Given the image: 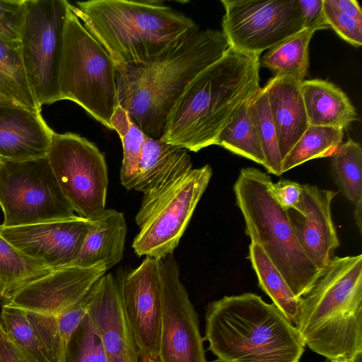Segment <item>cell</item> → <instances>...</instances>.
I'll use <instances>...</instances> for the list:
<instances>
[{"label":"cell","instance_id":"cell-1","mask_svg":"<svg viewBox=\"0 0 362 362\" xmlns=\"http://www.w3.org/2000/svg\"><path fill=\"white\" fill-rule=\"evenodd\" d=\"M259 59L228 48L186 86L160 139L193 152L216 145L222 129L261 88Z\"/></svg>","mask_w":362,"mask_h":362},{"label":"cell","instance_id":"cell-2","mask_svg":"<svg viewBox=\"0 0 362 362\" xmlns=\"http://www.w3.org/2000/svg\"><path fill=\"white\" fill-rule=\"evenodd\" d=\"M228 48L221 31L199 30L148 62L117 69L119 105L146 136L160 139L186 86Z\"/></svg>","mask_w":362,"mask_h":362},{"label":"cell","instance_id":"cell-3","mask_svg":"<svg viewBox=\"0 0 362 362\" xmlns=\"http://www.w3.org/2000/svg\"><path fill=\"white\" fill-rule=\"evenodd\" d=\"M70 8L110 56L116 69L148 62L198 32L184 13L163 1L90 0Z\"/></svg>","mask_w":362,"mask_h":362},{"label":"cell","instance_id":"cell-4","mask_svg":"<svg viewBox=\"0 0 362 362\" xmlns=\"http://www.w3.org/2000/svg\"><path fill=\"white\" fill-rule=\"evenodd\" d=\"M205 339L219 362H298L305 343L274 304L252 293L209 303Z\"/></svg>","mask_w":362,"mask_h":362},{"label":"cell","instance_id":"cell-5","mask_svg":"<svg viewBox=\"0 0 362 362\" xmlns=\"http://www.w3.org/2000/svg\"><path fill=\"white\" fill-rule=\"evenodd\" d=\"M295 327L305 345L332 362L362 354V255L334 256L300 298Z\"/></svg>","mask_w":362,"mask_h":362},{"label":"cell","instance_id":"cell-6","mask_svg":"<svg viewBox=\"0 0 362 362\" xmlns=\"http://www.w3.org/2000/svg\"><path fill=\"white\" fill-rule=\"evenodd\" d=\"M271 177L252 167L242 168L233 190L251 243L258 244L297 298L306 295L322 274L300 244L287 210L270 191Z\"/></svg>","mask_w":362,"mask_h":362},{"label":"cell","instance_id":"cell-7","mask_svg":"<svg viewBox=\"0 0 362 362\" xmlns=\"http://www.w3.org/2000/svg\"><path fill=\"white\" fill-rule=\"evenodd\" d=\"M70 6L59 74L61 99L78 104L112 129L110 119L119 105L116 67L109 54L86 29Z\"/></svg>","mask_w":362,"mask_h":362},{"label":"cell","instance_id":"cell-8","mask_svg":"<svg viewBox=\"0 0 362 362\" xmlns=\"http://www.w3.org/2000/svg\"><path fill=\"white\" fill-rule=\"evenodd\" d=\"M0 160L2 226L30 225L76 215L56 180L47 156Z\"/></svg>","mask_w":362,"mask_h":362},{"label":"cell","instance_id":"cell-9","mask_svg":"<svg viewBox=\"0 0 362 362\" xmlns=\"http://www.w3.org/2000/svg\"><path fill=\"white\" fill-rule=\"evenodd\" d=\"M19 52L33 95L44 105L62 100L59 74L66 0H25Z\"/></svg>","mask_w":362,"mask_h":362},{"label":"cell","instance_id":"cell-10","mask_svg":"<svg viewBox=\"0 0 362 362\" xmlns=\"http://www.w3.org/2000/svg\"><path fill=\"white\" fill-rule=\"evenodd\" d=\"M212 168H192L152 202L141 204L135 221L140 230L132 248L138 256L162 259L171 255L206 190Z\"/></svg>","mask_w":362,"mask_h":362},{"label":"cell","instance_id":"cell-11","mask_svg":"<svg viewBox=\"0 0 362 362\" xmlns=\"http://www.w3.org/2000/svg\"><path fill=\"white\" fill-rule=\"evenodd\" d=\"M47 156L74 212L87 219L103 213L108 187L107 165L95 144L78 134L54 132Z\"/></svg>","mask_w":362,"mask_h":362},{"label":"cell","instance_id":"cell-12","mask_svg":"<svg viewBox=\"0 0 362 362\" xmlns=\"http://www.w3.org/2000/svg\"><path fill=\"white\" fill-rule=\"evenodd\" d=\"M229 48L260 56L304 29L295 0H221Z\"/></svg>","mask_w":362,"mask_h":362},{"label":"cell","instance_id":"cell-13","mask_svg":"<svg viewBox=\"0 0 362 362\" xmlns=\"http://www.w3.org/2000/svg\"><path fill=\"white\" fill-rule=\"evenodd\" d=\"M162 314L160 362H208L197 314L172 255L160 259Z\"/></svg>","mask_w":362,"mask_h":362},{"label":"cell","instance_id":"cell-14","mask_svg":"<svg viewBox=\"0 0 362 362\" xmlns=\"http://www.w3.org/2000/svg\"><path fill=\"white\" fill-rule=\"evenodd\" d=\"M117 279L123 312L139 357H158L162 314L160 259L146 257Z\"/></svg>","mask_w":362,"mask_h":362},{"label":"cell","instance_id":"cell-15","mask_svg":"<svg viewBox=\"0 0 362 362\" xmlns=\"http://www.w3.org/2000/svg\"><path fill=\"white\" fill-rule=\"evenodd\" d=\"M88 226V219L75 215L69 218L20 226L0 225V235L25 255L53 270L73 262Z\"/></svg>","mask_w":362,"mask_h":362},{"label":"cell","instance_id":"cell-16","mask_svg":"<svg viewBox=\"0 0 362 362\" xmlns=\"http://www.w3.org/2000/svg\"><path fill=\"white\" fill-rule=\"evenodd\" d=\"M107 271L104 264L88 267L69 265L53 269L3 303L25 311L58 316L85 296Z\"/></svg>","mask_w":362,"mask_h":362},{"label":"cell","instance_id":"cell-17","mask_svg":"<svg viewBox=\"0 0 362 362\" xmlns=\"http://www.w3.org/2000/svg\"><path fill=\"white\" fill-rule=\"evenodd\" d=\"M337 192L303 185L298 205L287 210L296 235L309 259L323 270L334 257L339 240L331 214Z\"/></svg>","mask_w":362,"mask_h":362},{"label":"cell","instance_id":"cell-18","mask_svg":"<svg viewBox=\"0 0 362 362\" xmlns=\"http://www.w3.org/2000/svg\"><path fill=\"white\" fill-rule=\"evenodd\" d=\"M88 313L100 337L107 362H139L117 279L112 274H105L92 287Z\"/></svg>","mask_w":362,"mask_h":362},{"label":"cell","instance_id":"cell-19","mask_svg":"<svg viewBox=\"0 0 362 362\" xmlns=\"http://www.w3.org/2000/svg\"><path fill=\"white\" fill-rule=\"evenodd\" d=\"M53 133L41 112L0 105V159L19 160L47 156Z\"/></svg>","mask_w":362,"mask_h":362},{"label":"cell","instance_id":"cell-20","mask_svg":"<svg viewBox=\"0 0 362 362\" xmlns=\"http://www.w3.org/2000/svg\"><path fill=\"white\" fill-rule=\"evenodd\" d=\"M192 169L187 149L147 136L132 189L144 194L141 204L149 203Z\"/></svg>","mask_w":362,"mask_h":362},{"label":"cell","instance_id":"cell-21","mask_svg":"<svg viewBox=\"0 0 362 362\" xmlns=\"http://www.w3.org/2000/svg\"><path fill=\"white\" fill-rule=\"evenodd\" d=\"M301 82L287 76H274L264 86L282 160L310 126Z\"/></svg>","mask_w":362,"mask_h":362},{"label":"cell","instance_id":"cell-22","mask_svg":"<svg viewBox=\"0 0 362 362\" xmlns=\"http://www.w3.org/2000/svg\"><path fill=\"white\" fill-rule=\"evenodd\" d=\"M88 220V229L80 251L70 265L88 267L104 264L108 270L123 257L127 234L124 214L105 209Z\"/></svg>","mask_w":362,"mask_h":362},{"label":"cell","instance_id":"cell-23","mask_svg":"<svg viewBox=\"0 0 362 362\" xmlns=\"http://www.w3.org/2000/svg\"><path fill=\"white\" fill-rule=\"evenodd\" d=\"M300 88L310 126L344 129L357 119L351 100L334 83L320 78L303 80Z\"/></svg>","mask_w":362,"mask_h":362},{"label":"cell","instance_id":"cell-24","mask_svg":"<svg viewBox=\"0 0 362 362\" xmlns=\"http://www.w3.org/2000/svg\"><path fill=\"white\" fill-rule=\"evenodd\" d=\"M331 157V169L337 185L355 207L354 218L360 231L362 223V148L349 139Z\"/></svg>","mask_w":362,"mask_h":362},{"label":"cell","instance_id":"cell-25","mask_svg":"<svg viewBox=\"0 0 362 362\" xmlns=\"http://www.w3.org/2000/svg\"><path fill=\"white\" fill-rule=\"evenodd\" d=\"M315 31L303 29L269 49L259 59V66L274 76H287L303 81L309 68V45Z\"/></svg>","mask_w":362,"mask_h":362},{"label":"cell","instance_id":"cell-26","mask_svg":"<svg viewBox=\"0 0 362 362\" xmlns=\"http://www.w3.org/2000/svg\"><path fill=\"white\" fill-rule=\"evenodd\" d=\"M249 259L257 274L259 286L286 318L295 325L301 298L294 295L278 269L258 244H250Z\"/></svg>","mask_w":362,"mask_h":362},{"label":"cell","instance_id":"cell-27","mask_svg":"<svg viewBox=\"0 0 362 362\" xmlns=\"http://www.w3.org/2000/svg\"><path fill=\"white\" fill-rule=\"evenodd\" d=\"M51 271L42 263L25 255L0 235V293L2 301Z\"/></svg>","mask_w":362,"mask_h":362},{"label":"cell","instance_id":"cell-28","mask_svg":"<svg viewBox=\"0 0 362 362\" xmlns=\"http://www.w3.org/2000/svg\"><path fill=\"white\" fill-rule=\"evenodd\" d=\"M245 103L219 134L216 145L264 165L265 160L250 105Z\"/></svg>","mask_w":362,"mask_h":362},{"label":"cell","instance_id":"cell-29","mask_svg":"<svg viewBox=\"0 0 362 362\" xmlns=\"http://www.w3.org/2000/svg\"><path fill=\"white\" fill-rule=\"evenodd\" d=\"M341 128L309 126L282 163V173L307 161L330 157L342 144Z\"/></svg>","mask_w":362,"mask_h":362},{"label":"cell","instance_id":"cell-30","mask_svg":"<svg viewBox=\"0 0 362 362\" xmlns=\"http://www.w3.org/2000/svg\"><path fill=\"white\" fill-rule=\"evenodd\" d=\"M110 125L112 129L119 134L122 145L120 181L126 189L130 190L138 172L143 146L148 136L119 105L111 117Z\"/></svg>","mask_w":362,"mask_h":362},{"label":"cell","instance_id":"cell-31","mask_svg":"<svg viewBox=\"0 0 362 362\" xmlns=\"http://www.w3.org/2000/svg\"><path fill=\"white\" fill-rule=\"evenodd\" d=\"M0 91L21 106L41 112L29 85L19 49L0 40Z\"/></svg>","mask_w":362,"mask_h":362},{"label":"cell","instance_id":"cell-32","mask_svg":"<svg viewBox=\"0 0 362 362\" xmlns=\"http://www.w3.org/2000/svg\"><path fill=\"white\" fill-rule=\"evenodd\" d=\"M250 110L262 148L265 160L264 167L269 173L281 175L283 174V160L267 94L264 87L252 99Z\"/></svg>","mask_w":362,"mask_h":362},{"label":"cell","instance_id":"cell-33","mask_svg":"<svg viewBox=\"0 0 362 362\" xmlns=\"http://www.w3.org/2000/svg\"><path fill=\"white\" fill-rule=\"evenodd\" d=\"M0 323L8 337L36 362H47L25 310L3 303Z\"/></svg>","mask_w":362,"mask_h":362},{"label":"cell","instance_id":"cell-34","mask_svg":"<svg viewBox=\"0 0 362 362\" xmlns=\"http://www.w3.org/2000/svg\"><path fill=\"white\" fill-rule=\"evenodd\" d=\"M63 362H107L100 337L88 313L70 336Z\"/></svg>","mask_w":362,"mask_h":362},{"label":"cell","instance_id":"cell-35","mask_svg":"<svg viewBox=\"0 0 362 362\" xmlns=\"http://www.w3.org/2000/svg\"><path fill=\"white\" fill-rule=\"evenodd\" d=\"M47 362H63L64 346L57 315L26 311Z\"/></svg>","mask_w":362,"mask_h":362},{"label":"cell","instance_id":"cell-36","mask_svg":"<svg viewBox=\"0 0 362 362\" xmlns=\"http://www.w3.org/2000/svg\"><path fill=\"white\" fill-rule=\"evenodd\" d=\"M25 0H0V40L19 49Z\"/></svg>","mask_w":362,"mask_h":362},{"label":"cell","instance_id":"cell-37","mask_svg":"<svg viewBox=\"0 0 362 362\" xmlns=\"http://www.w3.org/2000/svg\"><path fill=\"white\" fill-rule=\"evenodd\" d=\"M323 10L329 28L352 46L362 45V23L338 10L329 0H323Z\"/></svg>","mask_w":362,"mask_h":362},{"label":"cell","instance_id":"cell-38","mask_svg":"<svg viewBox=\"0 0 362 362\" xmlns=\"http://www.w3.org/2000/svg\"><path fill=\"white\" fill-rule=\"evenodd\" d=\"M91 288L81 299L57 316L64 349L70 336L88 313L91 298Z\"/></svg>","mask_w":362,"mask_h":362},{"label":"cell","instance_id":"cell-39","mask_svg":"<svg viewBox=\"0 0 362 362\" xmlns=\"http://www.w3.org/2000/svg\"><path fill=\"white\" fill-rule=\"evenodd\" d=\"M302 17L304 29L313 31L328 28L323 10V0H295Z\"/></svg>","mask_w":362,"mask_h":362},{"label":"cell","instance_id":"cell-40","mask_svg":"<svg viewBox=\"0 0 362 362\" xmlns=\"http://www.w3.org/2000/svg\"><path fill=\"white\" fill-rule=\"evenodd\" d=\"M270 191L278 204L286 210L294 209L299 203L303 185L288 180L272 181Z\"/></svg>","mask_w":362,"mask_h":362},{"label":"cell","instance_id":"cell-41","mask_svg":"<svg viewBox=\"0 0 362 362\" xmlns=\"http://www.w3.org/2000/svg\"><path fill=\"white\" fill-rule=\"evenodd\" d=\"M0 362H36L8 337L1 323Z\"/></svg>","mask_w":362,"mask_h":362},{"label":"cell","instance_id":"cell-42","mask_svg":"<svg viewBox=\"0 0 362 362\" xmlns=\"http://www.w3.org/2000/svg\"><path fill=\"white\" fill-rule=\"evenodd\" d=\"M338 10L356 21L362 23V10L356 0H329Z\"/></svg>","mask_w":362,"mask_h":362},{"label":"cell","instance_id":"cell-43","mask_svg":"<svg viewBox=\"0 0 362 362\" xmlns=\"http://www.w3.org/2000/svg\"><path fill=\"white\" fill-rule=\"evenodd\" d=\"M0 105L23 107L21 105H19L18 103H17L16 101L12 100L11 98H10L9 97L5 95L1 91H0Z\"/></svg>","mask_w":362,"mask_h":362},{"label":"cell","instance_id":"cell-44","mask_svg":"<svg viewBox=\"0 0 362 362\" xmlns=\"http://www.w3.org/2000/svg\"><path fill=\"white\" fill-rule=\"evenodd\" d=\"M139 362H160L158 357H139Z\"/></svg>","mask_w":362,"mask_h":362},{"label":"cell","instance_id":"cell-45","mask_svg":"<svg viewBox=\"0 0 362 362\" xmlns=\"http://www.w3.org/2000/svg\"><path fill=\"white\" fill-rule=\"evenodd\" d=\"M362 354H360L357 358L356 359L355 362H362Z\"/></svg>","mask_w":362,"mask_h":362},{"label":"cell","instance_id":"cell-46","mask_svg":"<svg viewBox=\"0 0 362 362\" xmlns=\"http://www.w3.org/2000/svg\"><path fill=\"white\" fill-rule=\"evenodd\" d=\"M324 362H332V361H329V360L326 359Z\"/></svg>","mask_w":362,"mask_h":362},{"label":"cell","instance_id":"cell-47","mask_svg":"<svg viewBox=\"0 0 362 362\" xmlns=\"http://www.w3.org/2000/svg\"><path fill=\"white\" fill-rule=\"evenodd\" d=\"M1 300V293H0V301Z\"/></svg>","mask_w":362,"mask_h":362},{"label":"cell","instance_id":"cell-48","mask_svg":"<svg viewBox=\"0 0 362 362\" xmlns=\"http://www.w3.org/2000/svg\"><path fill=\"white\" fill-rule=\"evenodd\" d=\"M223 362H224V361H223Z\"/></svg>","mask_w":362,"mask_h":362},{"label":"cell","instance_id":"cell-49","mask_svg":"<svg viewBox=\"0 0 362 362\" xmlns=\"http://www.w3.org/2000/svg\"><path fill=\"white\" fill-rule=\"evenodd\" d=\"M0 162H1V160H0Z\"/></svg>","mask_w":362,"mask_h":362}]
</instances>
